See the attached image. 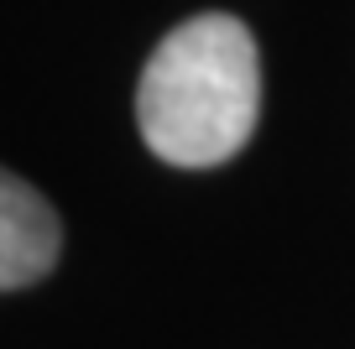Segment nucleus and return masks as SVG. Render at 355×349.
Here are the masks:
<instances>
[{"instance_id":"f257e3e1","label":"nucleus","mask_w":355,"mask_h":349,"mask_svg":"<svg viewBox=\"0 0 355 349\" xmlns=\"http://www.w3.org/2000/svg\"><path fill=\"white\" fill-rule=\"evenodd\" d=\"M261 115V57L245 21L225 11L173 26L136 84V125L167 167H220Z\"/></svg>"},{"instance_id":"f03ea898","label":"nucleus","mask_w":355,"mask_h":349,"mask_svg":"<svg viewBox=\"0 0 355 349\" xmlns=\"http://www.w3.org/2000/svg\"><path fill=\"white\" fill-rule=\"evenodd\" d=\"M58 251H63V224L53 204L32 183L6 172L0 183V287L6 292L37 287L58 266Z\"/></svg>"}]
</instances>
